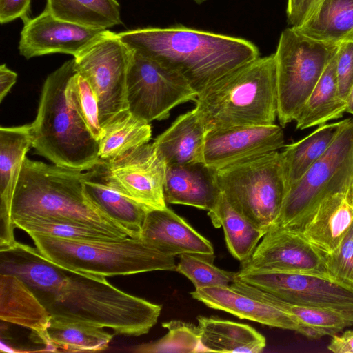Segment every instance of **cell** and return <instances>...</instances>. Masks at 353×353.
Instances as JSON below:
<instances>
[{
    "mask_svg": "<svg viewBox=\"0 0 353 353\" xmlns=\"http://www.w3.org/2000/svg\"><path fill=\"white\" fill-rule=\"evenodd\" d=\"M0 274L24 282L50 317L109 328L114 335L148 333L162 309L117 288L106 277L64 268L17 241L0 249Z\"/></svg>",
    "mask_w": 353,
    "mask_h": 353,
    "instance_id": "6da1fadb",
    "label": "cell"
},
{
    "mask_svg": "<svg viewBox=\"0 0 353 353\" xmlns=\"http://www.w3.org/2000/svg\"><path fill=\"white\" fill-rule=\"evenodd\" d=\"M134 52L181 74L198 95L214 82L260 57L243 38L182 25L116 33Z\"/></svg>",
    "mask_w": 353,
    "mask_h": 353,
    "instance_id": "7a4b0ae2",
    "label": "cell"
},
{
    "mask_svg": "<svg viewBox=\"0 0 353 353\" xmlns=\"http://www.w3.org/2000/svg\"><path fill=\"white\" fill-rule=\"evenodd\" d=\"M75 72L73 58L46 77L37 116L30 124L32 147L53 164L87 171L102 160L99 141L67 97L66 87Z\"/></svg>",
    "mask_w": 353,
    "mask_h": 353,
    "instance_id": "3957f363",
    "label": "cell"
},
{
    "mask_svg": "<svg viewBox=\"0 0 353 353\" xmlns=\"http://www.w3.org/2000/svg\"><path fill=\"white\" fill-rule=\"evenodd\" d=\"M87 171L48 164L26 157L15 189L12 218H63L85 223L119 237L127 232L85 195Z\"/></svg>",
    "mask_w": 353,
    "mask_h": 353,
    "instance_id": "277c9868",
    "label": "cell"
},
{
    "mask_svg": "<svg viewBox=\"0 0 353 353\" xmlns=\"http://www.w3.org/2000/svg\"><path fill=\"white\" fill-rule=\"evenodd\" d=\"M195 103L209 130L274 124L278 109L274 53L222 77L201 92Z\"/></svg>",
    "mask_w": 353,
    "mask_h": 353,
    "instance_id": "5b68a950",
    "label": "cell"
},
{
    "mask_svg": "<svg viewBox=\"0 0 353 353\" xmlns=\"http://www.w3.org/2000/svg\"><path fill=\"white\" fill-rule=\"evenodd\" d=\"M36 248L64 268L104 277L157 270L176 271L174 257L141 238L72 240L28 234Z\"/></svg>",
    "mask_w": 353,
    "mask_h": 353,
    "instance_id": "8992f818",
    "label": "cell"
},
{
    "mask_svg": "<svg viewBox=\"0 0 353 353\" xmlns=\"http://www.w3.org/2000/svg\"><path fill=\"white\" fill-rule=\"evenodd\" d=\"M216 181L230 204L256 228L276 226L288 185L281 153H264L216 170Z\"/></svg>",
    "mask_w": 353,
    "mask_h": 353,
    "instance_id": "52a82bcc",
    "label": "cell"
},
{
    "mask_svg": "<svg viewBox=\"0 0 353 353\" xmlns=\"http://www.w3.org/2000/svg\"><path fill=\"white\" fill-rule=\"evenodd\" d=\"M339 46L313 39L292 27L281 32L274 53L281 126L295 121Z\"/></svg>",
    "mask_w": 353,
    "mask_h": 353,
    "instance_id": "ba28073f",
    "label": "cell"
},
{
    "mask_svg": "<svg viewBox=\"0 0 353 353\" xmlns=\"http://www.w3.org/2000/svg\"><path fill=\"white\" fill-rule=\"evenodd\" d=\"M353 179V119H347L324 155L289 186L275 227L299 228L326 197Z\"/></svg>",
    "mask_w": 353,
    "mask_h": 353,
    "instance_id": "9c48e42d",
    "label": "cell"
},
{
    "mask_svg": "<svg viewBox=\"0 0 353 353\" xmlns=\"http://www.w3.org/2000/svg\"><path fill=\"white\" fill-rule=\"evenodd\" d=\"M134 51L109 30L74 59V67L94 90L103 128L128 110L127 78Z\"/></svg>",
    "mask_w": 353,
    "mask_h": 353,
    "instance_id": "30bf717a",
    "label": "cell"
},
{
    "mask_svg": "<svg viewBox=\"0 0 353 353\" xmlns=\"http://www.w3.org/2000/svg\"><path fill=\"white\" fill-rule=\"evenodd\" d=\"M197 92L176 70L134 52L127 78L128 110L150 123L167 119L172 108Z\"/></svg>",
    "mask_w": 353,
    "mask_h": 353,
    "instance_id": "8fae6325",
    "label": "cell"
},
{
    "mask_svg": "<svg viewBox=\"0 0 353 353\" xmlns=\"http://www.w3.org/2000/svg\"><path fill=\"white\" fill-rule=\"evenodd\" d=\"M235 279L285 301L305 306L353 307V287L319 274L237 272Z\"/></svg>",
    "mask_w": 353,
    "mask_h": 353,
    "instance_id": "7c38bea8",
    "label": "cell"
},
{
    "mask_svg": "<svg viewBox=\"0 0 353 353\" xmlns=\"http://www.w3.org/2000/svg\"><path fill=\"white\" fill-rule=\"evenodd\" d=\"M97 167L123 194L151 209L167 207L163 194L166 164L153 143L136 147L121 157L102 161Z\"/></svg>",
    "mask_w": 353,
    "mask_h": 353,
    "instance_id": "4fadbf2b",
    "label": "cell"
},
{
    "mask_svg": "<svg viewBox=\"0 0 353 353\" xmlns=\"http://www.w3.org/2000/svg\"><path fill=\"white\" fill-rule=\"evenodd\" d=\"M252 271L308 273L334 279L326 268L323 252L294 228L274 227L264 234L239 270Z\"/></svg>",
    "mask_w": 353,
    "mask_h": 353,
    "instance_id": "5bb4252c",
    "label": "cell"
},
{
    "mask_svg": "<svg viewBox=\"0 0 353 353\" xmlns=\"http://www.w3.org/2000/svg\"><path fill=\"white\" fill-rule=\"evenodd\" d=\"M23 21L18 48L26 59L54 53L75 57L108 30L69 22L45 10L36 17Z\"/></svg>",
    "mask_w": 353,
    "mask_h": 353,
    "instance_id": "9a60e30c",
    "label": "cell"
},
{
    "mask_svg": "<svg viewBox=\"0 0 353 353\" xmlns=\"http://www.w3.org/2000/svg\"><path fill=\"white\" fill-rule=\"evenodd\" d=\"M279 125L235 126L210 130L203 150V162L218 170L239 161L284 146Z\"/></svg>",
    "mask_w": 353,
    "mask_h": 353,
    "instance_id": "2e32d148",
    "label": "cell"
},
{
    "mask_svg": "<svg viewBox=\"0 0 353 353\" xmlns=\"http://www.w3.org/2000/svg\"><path fill=\"white\" fill-rule=\"evenodd\" d=\"M30 147V124L0 128V249L17 241L12 205L23 161Z\"/></svg>",
    "mask_w": 353,
    "mask_h": 353,
    "instance_id": "e0dca14e",
    "label": "cell"
},
{
    "mask_svg": "<svg viewBox=\"0 0 353 353\" xmlns=\"http://www.w3.org/2000/svg\"><path fill=\"white\" fill-rule=\"evenodd\" d=\"M190 294L210 308L227 312L240 319L295 331L310 339L320 338L314 331L303 325L292 315L238 292L230 285L197 288Z\"/></svg>",
    "mask_w": 353,
    "mask_h": 353,
    "instance_id": "ac0fdd59",
    "label": "cell"
},
{
    "mask_svg": "<svg viewBox=\"0 0 353 353\" xmlns=\"http://www.w3.org/2000/svg\"><path fill=\"white\" fill-rule=\"evenodd\" d=\"M139 238L170 256L193 254L214 259L212 243L168 207L148 210Z\"/></svg>",
    "mask_w": 353,
    "mask_h": 353,
    "instance_id": "d6986e66",
    "label": "cell"
},
{
    "mask_svg": "<svg viewBox=\"0 0 353 353\" xmlns=\"http://www.w3.org/2000/svg\"><path fill=\"white\" fill-rule=\"evenodd\" d=\"M163 194L166 203L210 212L221 194L216 170L203 161L166 166Z\"/></svg>",
    "mask_w": 353,
    "mask_h": 353,
    "instance_id": "ffe728a7",
    "label": "cell"
},
{
    "mask_svg": "<svg viewBox=\"0 0 353 353\" xmlns=\"http://www.w3.org/2000/svg\"><path fill=\"white\" fill-rule=\"evenodd\" d=\"M50 316L48 312L19 278L0 274V319L29 330L37 335L47 352H56L48 335Z\"/></svg>",
    "mask_w": 353,
    "mask_h": 353,
    "instance_id": "44dd1931",
    "label": "cell"
},
{
    "mask_svg": "<svg viewBox=\"0 0 353 353\" xmlns=\"http://www.w3.org/2000/svg\"><path fill=\"white\" fill-rule=\"evenodd\" d=\"M352 223L353 192L350 187L323 199L296 230L319 250L330 253Z\"/></svg>",
    "mask_w": 353,
    "mask_h": 353,
    "instance_id": "7402d4cb",
    "label": "cell"
},
{
    "mask_svg": "<svg viewBox=\"0 0 353 353\" xmlns=\"http://www.w3.org/2000/svg\"><path fill=\"white\" fill-rule=\"evenodd\" d=\"M88 173L83 181V192L86 197L123 228L128 236L139 238L142 225L150 209L114 188L105 179L97 165L88 170Z\"/></svg>",
    "mask_w": 353,
    "mask_h": 353,
    "instance_id": "603a6c76",
    "label": "cell"
},
{
    "mask_svg": "<svg viewBox=\"0 0 353 353\" xmlns=\"http://www.w3.org/2000/svg\"><path fill=\"white\" fill-rule=\"evenodd\" d=\"M230 286L245 295L274 306L292 315L320 338L339 334L353 326V307H312L285 301L268 292L235 279Z\"/></svg>",
    "mask_w": 353,
    "mask_h": 353,
    "instance_id": "cb8c5ba5",
    "label": "cell"
},
{
    "mask_svg": "<svg viewBox=\"0 0 353 353\" xmlns=\"http://www.w3.org/2000/svg\"><path fill=\"white\" fill-rule=\"evenodd\" d=\"M209 129L194 108L178 117L159 135L153 145L166 166L203 161V150Z\"/></svg>",
    "mask_w": 353,
    "mask_h": 353,
    "instance_id": "d4e9b609",
    "label": "cell"
},
{
    "mask_svg": "<svg viewBox=\"0 0 353 353\" xmlns=\"http://www.w3.org/2000/svg\"><path fill=\"white\" fill-rule=\"evenodd\" d=\"M203 352L259 353L265 338L252 327L219 317L197 316Z\"/></svg>",
    "mask_w": 353,
    "mask_h": 353,
    "instance_id": "484cf974",
    "label": "cell"
},
{
    "mask_svg": "<svg viewBox=\"0 0 353 353\" xmlns=\"http://www.w3.org/2000/svg\"><path fill=\"white\" fill-rule=\"evenodd\" d=\"M294 28L326 43L353 41V0H321L306 20Z\"/></svg>",
    "mask_w": 353,
    "mask_h": 353,
    "instance_id": "4316f807",
    "label": "cell"
},
{
    "mask_svg": "<svg viewBox=\"0 0 353 353\" xmlns=\"http://www.w3.org/2000/svg\"><path fill=\"white\" fill-rule=\"evenodd\" d=\"M345 110L346 102L339 94L335 55L298 114L296 127L304 130L324 125L341 117Z\"/></svg>",
    "mask_w": 353,
    "mask_h": 353,
    "instance_id": "83f0119b",
    "label": "cell"
},
{
    "mask_svg": "<svg viewBox=\"0 0 353 353\" xmlns=\"http://www.w3.org/2000/svg\"><path fill=\"white\" fill-rule=\"evenodd\" d=\"M347 121L320 125L308 136L285 147L281 153L288 188L324 155Z\"/></svg>",
    "mask_w": 353,
    "mask_h": 353,
    "instance_id": "f1b7e54d",
    "label": "cell"
},
{
    "mask_svg": "<svg viewBox=\"0 0 353 353\" xmlns=\"http://www.w3.org/2000/svg\"><path fill=\"white\" fill-rule=\"evenodd\" d=\"M208 214L215 228H223L230 254L241 263L248 261L265 233L237 212L221 192L214 208Z\"/></svg>",
    "mask_w": 353,
    "mask_h": 353,
    "instance_id": "f546056e",
    "label": "cell"
},
{
    "mask_svg": "<svg viewBox=\"0 0 353 353\" xmlns=\"http://www.w3.org/2000/svg\"><path fill=\"white\" fill-rule=\"evenodd\" d=\"M53 16L88 28L108 30L122 24L117 0H46Z\"/></svg>",
    "mask_w": 353,
    "mask_h": 353,
    "instance_id": "4dcf8cb0",
    "label": "cell"
},
{
    "mask_svg": "<svg viewBox=\"0 0 353 353\" xmlns=\"http://www.w3.org/2000/svg\"><path fill=\"white\" fill-rule=\"evenodd\" d=\"M152 128L148 123L124 111L103 128L99 140V157L102 161L116 159L130 150L148 143L151 139Z\"/></svg>",
    "mask_w": 353,
    "mask_h": 353,
    "instance_id": "1f68e13d",
    "label": "cell"
},
{
    "mask_svg": "<svg viewBox=\"0 0 353 353\" xmlns=\"http://www.w3.org/2000/svg\"><path fill=\"white\" fill-rule=\"evenodd\" d=\"M47 332L56 352L103 351L114 336L102 327L52 317Z\"/></svg>",
    "mask_w": 353,
    "mask_h": 353,
    "instance_id": "d6a6232c",
    "label": "cell"
},
{
    "mask_svg": "<svg viewBox=\"0 0 353 353\" xmlns=\"http://www.w3.org/2000/svg\"><path fill=\"white\" fill-rule=\"evenodd\" d=\"M15 228L27 234L72 240H108L121 239L116 234L93 225L63 218H30L14 221Z\"/></svg>",
    "mask_w": 353,
    "mask_h": 353,
    "instance_id": "836d02e7",
    "label": "cell"
},
{
    "mask_svg": "<svg viewBox=\"0 0 353 353\" xmlns=\"http://www.w3.org/2000/svg\"><path fill=\"white\" fill-rule=\"evenodd\" d=\"M168 330L161 339L138 345L131 351L137 353H195L203 352L198 325L180 320L162 323Z\"/></svg>",
    "mask_w": 353,
    "mask_h": 353,
    "instance_id": "e575fe53",
    "label": "cell"
},
{
    "mask_svg": "<svg viewBox=\"0 0 353 353\" xmlns=\"http://www.w3.org/2000/svg\"><path fill=\"white\" fill-rule=\"evenodd\" d=\"M176 271L189 279L195 289L229 286L235 280L236 274V272L215 266L210 259L193 254L180 255Z\"/></svg>",
    "mask_w": 353,
    "mask_h": 353,
    "instance_id": "d590c367",
    "label": "cell"
},
{
    "mask_svg": "<svg viewBox=\"0 0 353 353\" xmlns=\"http://www.w3.org/2000/svg\"><path fill=\"white\" fill-rule=\"evenodd\" d=\"M66 94L93 137L99 141L103 129L100 124L97 97L88 81L77 70L68 83Z\"/></svg>",
    "mask_w": 353,
    "mask_h": 353,
    "instance_id": "8d00e7d4",
    "label": "cell"
},
{
    "mask_svg": "<svg viewBox=\"0 0 353 353\" xmlns=\"http://www.w3.org/2000/svg\"><path fill=\"white\" fill-rule=\"evenodd\" d=\"M326 268L335 280L353 287V223L336 248L324 253Z\"/></svg>",
    "mask_w": 353,
    "mask_h": 353,
    "instance_id": "74e56055",
    "label": "cell"
},
{
    "mask_svg": "<svg viewBox=\"0 0 353 353\" xmlns=\"http://www.w3.org/2000/svg\"><path fill=\"white\" fill-rule=\"evenodd\" d=\"M336 70L339 94L345 101L353 83V41L339 44L336 54Z\"/></svg>",
    "mask_w": 353,
    "mask_h": 353,
    "instance_id": "f35d334b",
    "label": "cell"
},
{
    "mask_svg": "<svg viewBox=\"0 0 353 353\" xmlns=\"http://www.w3.org/2000/svg\"><path fill=\"white\" fill-rule=\"evenodd\" d=\"M31 0H0V22L8 23L17 19L24 21L30 10Z\"/></svg>",
    "mask_w": 353,
    "mask_h": 353,
    "instance_id": "ab89813d",
    "label": "cell"
},
{
    "mask_svg": "<svg viewBox=\"0 0 353 353\" xmlns=\"http://www.w3.org/2000/svg\"><path fill=\"white\" fill-rule=\"evenodd\" d=\"M309 0H288L287 19L292 27L301 26L308 16Z\"/></svg>",
    "mask_w": 353,
    "mask_h": 353,
    "instance_id": "60d3db41",
    "label": "cell"
},
{
    "mask_svg": "<svg viewBox=\"0 0 353 353\" xmlns=\"http://www.w3.org/2000/svg\"><path fill=\"white\" fill-rule=\"evenodd\" d=\"M327 349L334 353H353V330L332 335Z\"/></svg>",
    "mask_w": 353,
    "mask_h": 353,
    "instance_id": "b9f144b4",
    "label": "cell"
},
{
    "mask_svg": "<svg viewBox=\"0 0 353 353\" xmlns=\"http://www.w3.org/2000/svg\"><path fill=\"white\" fill-rule=\"evenodd\" d=\"M17 74L10 70L6 64L0 66V102L10 92L17 81Z\"/></svg>",
    "mask_w": 353,
    "mask_h": 353,
    "instance_id": "7bdbcfd3",
    "label": "cell"
},
{
    "mask_svg": "<svg viewBox=\"0 0 353 353\" xmlns=\"http://www.w3.org/2000/svg\"><path fill=\"white\" fill-rule=\"evenodd\" d=\"M346 110L345 112L353 115V83L345 99Z\"/></svg>",
    "mask_w": 353,
    "mask_h": 353,
    "instance_id": "ee69618b",
    "label": "cell"
},
{
    "mask_svg": "<svg viewBox=\"0 0 353 353\" xmlns=\"http://www.w3.org/2000/svg\"><path fill=\"white\" fill-rule=\"evenodd\" d=\"M320 1L321 0H309L307 17L310 16V14L312 13V12L313 11V10L315 8V7Z\"/></svg>",
    "mask_w": 353,
    "mask_h": 353,
    "instance_id": "f6af8a7d",
    "label": "cell"
},
{
    "mask_svg": "<svg viewBox=\"0 0 353 353\" xmlns=\"http://www.w3.org/2000/svg\"><path fill=\"white\" fill-rule=\"evenodd\" d=\"M192 1H194V2H196L198 4H201V3H203L204 1H205L206 0H192Z\"/></svg>",
    "mask_w": 353,
    "mask_h": 353,
    "instance_id": "bcb514c9",
    "label": "cell"
},
{
    "mask_svg": "<svg viewBox=\"0 0 353 353\" xmlns=\"http://www.w3.org/2000/svg\"><path fill=\"white\" fill-rule=\"evenodd\" d=\"M351 188H352V192H353V179H352V183Z\"/></svg>",
    "mask_w": 353,
    "mask_h": 353,
    "instance_id": "7dc6e473",
    "label": "cell"
}]
</instances>
